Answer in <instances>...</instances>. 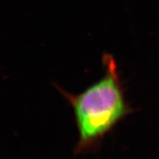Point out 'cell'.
Returning a JSON list of instances; mask_svg holds the SVG:
<instances>
[{"instance_id": "obj_1", "label": "cell", "mask_w": 159, "mask_h": 159, "mask_svg": "<svg viewBox=\"0 0 159 159\" xmlns=\"http://www.w3.org/2000/svg\"><path fill=\"white\" fill-rule=\"evenodd\" d=\"M103 76L78 94L58 87L72 107L79 133L77 150L96 145L132 112L127 102L118 65L113 55L104 54Z\"/></svg>"}]
</instances>
